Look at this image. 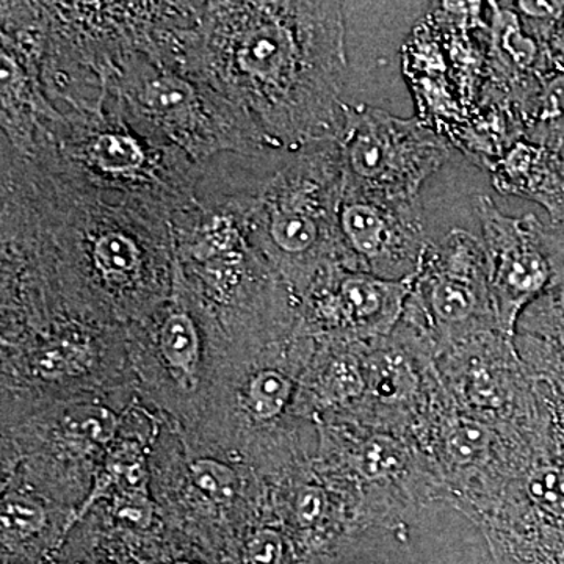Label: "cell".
<instances>
[{"mask_svg":"<svg viewBox=\"0 0 564 564\" xmlns=\"http://www.w3.org/2000/svg\"><path fill=\"white\" fill-rule=\"evenodd\" d=\"M2 242L77 302L141 318L173 288L172 223L51 163L2 148Z\"/></svg>","mask_w":564,"mask_h":564,"instance_id":"6da1fadb","label":"cell"},{"mask_svg":"<svg viewBox=\"0 0 564 564\" xmlns=\"http://www.w3.org/2000/svg\"><path fill=\"white\" fill-rule=\"evenodd\" d=\"M187 69L274 150L336 140L348 79L340 2H206Z\"/></svg>","mask_w":564,"mask_h":564,"instance_id":"7a4b0ae2","label":"cell"},{"mask_svg":"<svg viewBox=\"0 0 564 564\" xmlns=\"http://www.w3.org/2000/svg\"><path fill=\"white\" fill-rule=\"evenodd\" d=\"M336 140L299 150L226 152L204 163L199 203L232 212L259 254L299 302L322 274L344 267Z\"/></svg>","mask_w":564,"mask_h":564,"instance_id":"3957f363","label":"cell"},{"mask_svg":"<svg viewBox=\"0 0 564 564\" xmlns=\"http://www.w3.org/2000/svg\"><path fill=\"white\" fill-rule=\"evenodd\" d=\"M61 113L29 155L98 191L132 199L170 223L195 202L203 166L180 148L133 128L109 95L101 109Z\"/></svg>","mask_w":564,"mask_h":564,"instance_id":"277c9868","label":"cell"},{"mask_svg":"<svg viewBox=\"0 0 564 564\" xmlns=\"http://www.w3.org/2000/svg\"><path fill=\"white\" fill-rule=\"evenodd\" d=\"M107 95L133 128L204 165L270 148L242 109L173 58L122 47L98 62Z\"/></svg>","mask_w":564,"mask_h":564,"instance_id":"5b68a950","label":"cell"},{"mask_svg":"<svg viewBox=\"0 0 564 564\" xmlns=\"http://www.w3.org/2000/svg\"><path fill=\"white\" fill-rule=\"evenodd\" d=\"M318 469L347 497L361 525H395L444 502L443 480L413 436L347 421L318 422Z\"/></svg>","mask_w":564,"mask_h":564,"instance_id":"8992f818","label":"cell"},{"mask_svg":"<svg viewBox=\"0 0 564 564\" xmlns=\"http://www.w3.org/2000/svg\"><path fill=\"white\" fill-rule=\"evenodd\" d=\"M344 191L391 199H422L423 184L448 161L443 137L415 118L367 104L344 102L337 133Z\"/></svg>","mask_w":564,"mask_h":564,"instance_id":"52a82bcc","label":"cell"},{"mask_svg":"<svg viewBox=\"0 0 564 564\" xmlns=\"http://www.w3.org/2000/svg\"><path fill=\"white\" fill-rule=\"evenodd\" d=\"M400 322L430 340L436 356L477 334L502 332L481 239L455 228L430 245Z\"/></svg>","mask_w":564,"mask_h":564,"instance_id":"ba28073f","label":"cell"},{"mask_svg":"<svg viewBox=\"0 0 564 564\" xmlns=\"http://www.w3.org/2000/svg\"><path fill=\"white\" fill-rule=\"evenodd\" d=\"M436 372L455 406L489 425L522 432L540 417L536 380L510 334H477L451 345L436 356Z\"/></svg>","mask_w":564,"mask_h":564,"instance_id":"9c48e42d","label":"cell"},{"mask_svg":"<svg viewBox=\"0 0 564 564\" xmlns=\"http://www.w3.org/2000/svg\"><path fill=\"white\" fill-rule=\"evenodd\" d=\"M474 207L497 321L505 334L514 336L527 307L564 281V225H545L534 214L510 217L485 195L474 199Z\"/></svg>","mask_w":564,"mask_h":564,"instance_id":"30bf717a","label":"cell"},{"mask_svg":"<svg viewBox=\"0 0 564 564\" xmlns=\"http://www.w3.org/2000/svg\"><path fill=\"white\" fill-rule=\"evenodd\" d=\"M339 232L344 267L380 280L411 282L429 251L422 199L343 192Z\"/></svg>","mask_w":564,"mask_h":564,"instance_id":"8fae6325","label":"cell"},{"mask_svg":"<svg viewBox=\"0 0 564 564\" xmlns=\"http://www.w3.org/2000/svg\"><path fill=\"white\" fill-rule=\"evenodd\" d=\"M367 372L364 402L347 421L414 437L441 388L433 345L399 322L389 336L367 344Z\"/></svg>","mask_w":564,"mask_h":564,"instance_id":"7c38bea8","label":"cell"},{"mask_svg":"<svg viewBox=\"0 0 564 564\" xmlns=\"http://www.w3.org/2000/svg\"><path fill=\"white\" fill-rule=\"evenodd\" d=\"M411 282L336 267L296 302L300 333L315 343L340 344H369L389 336L402 317Z\"/></svg>","mask_w":564,"mask_h":564,"instance_id":"4fadbf2b","label":"cell"},{"mask_svg":"<svg viewBox=\"0 0 564 564\" xmlns=\"http://www.w3.org/2000/svg\"><path fill=\"white\" fill-rule=\"evenodd\" d=\"M220 323L199 303L174 267L169 299L137 322L133 344L180 391L202 383L209 359L217 351Z\"/></svg>","mask_w":564,"mask_h":564,"instance_id":"5bb4252c","label":"cell"},{"mask_svg":"<svg viewBox=\"0 0 564 564\" xmlns=\"http://www.w3.org/2000/svg\"><path fill=\"white\" fill-rule=\"evenodd\" d=\"M492 187L547 212L552 225H564V158L562 152L519 139L491 170Z\"/></svg>","mask_w":564,"mask_h":564,"instance_id":"9a60e30c","label":"cell"},{"mask_svg":"<svg viewBox=\"0 0 564 564\" xmlns=\"http://www.w3.org/2000/svg\"><path fill=\"white\" fill-rule=\"evenodd\" d=\"M524 137L552 150H564V73L544 76L525 102Z\"/></svg>","mask_w":564,"mask_h":564,"instance_id":"2e32d148","label":"cell"},{"mask_svg":"<svg viewBox=\"0 0 564 564\" xmlns=\"http://www.w3.org/2000/svg\"><path fill=\"white\" fill-rule=\"evenodd\" d=\"M516 334L564 351V281L545 291L527 307L516 325Z\"/></svg>","mask_w":564,"mask_h":564,"instance_id":"e0dca14e","label":"cell"},{"mask_svg":"<svg viewBox=\"0 0 564 564\" xmlns=\"http://www.w3.org/2000/svg\"><path fill=\"white\" fill-rule=\"evenodd\" d=\"M44 511L28 497H9L2 505V530L9 538H24L44 527Z\"/></svg>","mask_w":564,"mask_h":564,"instance_id":"ac0fdd59","label":"cell"},{"mask_svg":"<svg viewBox=\"0 0 564 564\" xmlns=\"http://www.w3.org/2000/svg\"><path fill=\"white\" fill-rule=\"evenodd\" d=\"M193 484L217 503L229 502L236 491V478L231 469L220 463L204 459L192 466Z\"/></svg>","mask_w":564,"mask_h":564,"instance_id":"d6986e66","label":"cell"},{"mask_svg":"<svg viewBox=\"0 0 564 564\" xmlns=\"http://www.w3.org/2000/svg\"><path fill=\"white\" fill-rule=\"evenodd\" d=\"M545 54L555 73H564V13L556 22L554 31L544 43Z\"/></svg>","mask_w":564,"mask_h":564,"instance_id":"ffe728a7","label":"cell"}]
</instances>
